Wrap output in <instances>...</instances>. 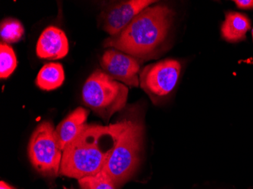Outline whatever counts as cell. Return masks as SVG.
I'll return each instance as SVG.
<instances>
[{
	"label": "cell",
	"instance_id": "cell-1",
	"mask_svg": "<svg viewBox=\"0 0 253 189\" xmlns=\"http://www.w3.org/2000/svg\"><path fill=\"white\" fill-rule=\"evenodd\" d=\"M126 120L103 126L86 124L62 153L60 175L70 178L93 176L104 168Z\"/></svg>",
	"mask_w": 253,
	"mask_h": 189
},
{
	"label": "cell",
	"instance_id": "cell-2",
	"mask_svg": "<svg viewBox=\"0 0 253 189\" xmlns=\"http://www.w3.org/2000/svg\"><path fill=\"white\" fill-rule=\"evenodd\" d=\"M173 15L166 5L148 7L120 34L107 38L103 46L112 47L137 59L150 56L167 38Z\"/></svg>",
	"mask_w": 253,
	"mask_h": 189
},
{
	"label": "cell",
	"instance_id": "cell-3",
	"mask_svg": "<svg viewBox=\"0 0 253 189\" xmlns=\"http://www.w3.org/2000/svg\"><path fill=\"white\" fill-rule=\"evenodd\" d=\"M143 126L137 120H126L104 170L117 188L130 180L140 163Z\"/></svg>",
	"mask_w": 253,
	"mask_h": 189
},
{
	"label": "cell",
	"instance_id": "cell-4",
	"mask_svg": "<svg viewBox=\"0 0 253 189\" xmlns=\"http://www.w3.org/2000/svg\"><path fill=\"white\" fill-rule=\"evenodd\" d=\"M127 96V87L100 69L89 75L82 89L85 105L106 123L114 113L125 108Z\"/></svg>",
	"mask_w": 253,
	"mask_h": 189
},
{
	"label": "cell",
	"instance_id": "cell-5",
	"mask_svg": "<svg viewBox=\"0 0 253 189\" xmlns=\"http://www.w3.org/2000/svg\"><path fill=\"white\" fill-rule=\"evenodd\" d=\"M28 151L31 164L40 173L50 177L60 174L63 151L51 122L38 125L31 135Z\"/></svg>",
	"mask_w": 253,
	"mask_h": 189
},
{
	"label": "cell",
	"instance_id": "cell-6",
	"mask_svg": "<svg viewBox=\"0 0 253 189\" xmlns=\"http://www.w3.org/2000/svg\"><path fill=\"white\" fill-rule=\"evenodd\" d=\"M181 65L165 59L145 67L140 74V85L153 103L162 102L173 92L180 77Z\"/></svg>",
	"mask_w": 253,
	"mask_h": 189
},
{
	"label": "cell",
	"instance_id": "cell-7",
	"mask_svg": "<svg viewBox=\"0 0 253 189\" xmlns=\"http://www.w3.org/2000/svg\"><path fill=\"white\" fill-rule=\"evenodd\" d=\"M102 70L112 79L131 87L140 85V63L137 58L116 49L106 50L101 57Z\"/></svg>",
	"mask_w": 253,
	"mask_h": 189
},
{
	"label": "cell",
	"instance_id": "cell-8",
	"mask_svg": "<svg viewBox=\"0 0 253 189\" xmlns=\"http://www.w3.org/2000/svg\"><path fill=\"white\" fill-rule=\"evenodd\" d=\"M156 1L130 0L108 8L102 15V29L111 37L116 36L130 25L135 17Z\"/></svg>",
	"mask_w": 253,
	"mask_h": 189
},
{
	"label": "cell",
	"instance_id": "cell-9",
	"mask_svg": "<svg viewBox=\"0 0 253 189\" xmlns=\"http://www.w3.org/2000/svg\"><path fill=\"white\" fill-rule=\"evenodd\" d=\"M68 51V38L65 32L56 27L45 28L37 43V55L42 59L59 60L65 58Z\"/></svg>",
	"mask_w": 253,
	"mask_h": 189
},
{
	"label": "cell",
	"instance_id": "cell-10",
	"mask_svg": "<svg viewBox=\"0 0 253 189\" xmlns=\"http://www.w3.org/2000/svg\"><path fill=\"white\" fill-rule=\"evenodd\" d=\"M89 113L84 108H78L57 126L55 132L62 151L84 129Z\"/></svg>",
	"mask_w": 253,
	"mask_h": 189
},
{
	"label": "cell",
	"instance_id": "cell-11",
	"mask_svg": "<svg viewBox=\"0 0 253 189\" xmlns=\"http://www.w3.org/2000/svg\"><path fill=\"white\" fill-rule=\"evenodd\" d=\"M250 28L251 22L247 15L230 11L226 14L221 26V36L227 42H240L246 39V34Z\"/></svg>",
	"mask_w": 253,
	"mask_h": 189
},
{
	"label": "cell",
	"instance_id": "cell-12",
	"mask_svg": "<svg viewBox=\"0 0 253 189\" xmlns=\"http://www.w3.org/2000/svg\"><path fill=\"white\" fill-rule=\"evenodd\" d=\"M65 78L63 66L61 64L48 63L41 68L35 82L42 90L51 91L60 87Z\"/></svg>",
	"mask_w": 253,
	"mask_h": 189
},
{
	"label": "cell",
	"instance_id": "cell-13",
	"mask_svg": "<svg viewBox=\"0 0 253 189\" xmlns=\"http://www.w3.org/2000/svg\"><path fill=\"white\" fill-rule=\"evenodd\" d=\"M25 29L18 20L8 18L3 20L0 25V37L6 43H15L22 38Z\"/></svg>",
	"mask_w": 253,
	"mask_h": 189
},
{
	"label": "cell",
	"instance_id": "cell-14",
	"mask_svg": "<svg viewBox=\"0 0 253 189\" xmlns=\"http://www.w3.org/2000/svg\"><path fill=\"white\" fill-rule=\"evenodd\" d=\"M82 189H116V183L104 170L93 176H89L78 180Z\"/></svg>",
	"mask_w": 253,
	"mask_h": 189
},
{
	"label": "cell",
	"instance_id": "cell-15",
	"mask_svg": "<svg viewBox=\"0 0 253 189\" xmlns=\"http://www.w3.org/2000/svg\"><path fill=\"white\" fill-rule=\"evenodd\" d=\"M0 77L6 79L15 72L18 62L13 49L7 43L0 45Z\"/></svg>",
	"mask_w": 253,
	"mask_h": 189
},
{
	"label": "cell",
	"instance_id": "cell-16",
	"mask_svg": "<svg viewBox=\"0 0 253 189\" xmlns=\"http://www.w3.org/2000/svg\"><path fill=\"white\" fill-rule=\"evenodd\" d=\"M236 5L241 9H253V0H236Z\"/></svg>",
	"mask_w": 253,
	"mask_h": 189
},
{
	"label": "cell",
	"instance_id": "cell-17",
	"mask_svg": "<svg viewBox=\"0 0 253 189\" xmlns=\"http://www.w3.org/2000/svg\"><path fill=\"white\" fill-rule=\"evenodd\" d=\"M0 189H15L13 187H11L9 185L7 184L5 182L2 181L0 183Z\"/></svg>",
	"mask_w": 253,
	"mask_h": 189
},
{
	"label": "cell",
	"instance_id": "cell-18",
	"mask_svg": "<svg viewBox=\"0 0 253 189\" xmlns=\"http://www.w3.org/2000/svg\"><path fill=\"white\" fill-rule=\"evenodd\" d=\"M252 35H253V31H252Z\"/></svg>",
	"mask_w": 253,
	"mask_h": 189
},
{
	"label": "cell",
	"instance_id": "cell-19",
	"mask_svg": "<svg viewBox=\"0 0 253 189\" xmlns=\"http://www.w3.org/2000/svg\"><path fill=\"white\" fill-rule=\"evenodd\" d=\"M74 189V188L72 187V188H70V189Z\"/></svg>",
	"mask_w": 253,
	"mask_h": 189
}]
</instances>
